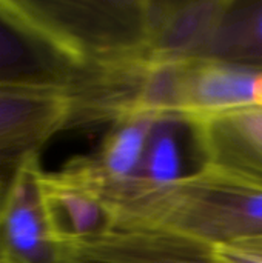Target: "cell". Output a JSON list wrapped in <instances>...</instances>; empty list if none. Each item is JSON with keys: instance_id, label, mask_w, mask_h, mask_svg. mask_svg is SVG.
Here are the masks:
<instances>
[{"instance_id": "4", "label": "cell", "mask_w": 262, "mask_h": 263, "mask_svg": "<svg viewBox=\"0 0 262 263\" xmlns=\"http://www.w3.org/2000/svg\"><path fill=\"white\" fill-rule=\"evenodd\" d=\"M96 80L97 69L73 57L14 0H0V88L65 91L79 106Z\"/></svg>"}, {"instance_id": "10", "label": "cell", "mask_w": 262, "mask_h": 263, "mask_svg": "<svg viewBox=\"0 0 262 263\" xmlns=\"http://www.w3.org/2000/svg\"><path fill=\"white\" fill-rule=\"evenodd\" d=\"M158 117L153 112H134L114 122L99 149L85 157L102 193L136 182Z\"/></svg>"}, {"instance_id": "6", "label": "cell", "mask_w": 262, "mask_h": 263, "mask_svg": "<svg viewBox=\"0 0 262 263\" xmlns=\"http://www.w3.org/2000/svg\"><path fill=\"white\" fill-rule=\"evenodd\" d=\"M43 200L56 237L68 247L100 239L116 230L117 216L85 157L43 173Z\"/></svg>"}, {"instance_id": "1", "label": "cell", "mask_w": 262, "mask_h": 263, "mask_svg": "<svg viewBox=\"0 0 262 263\" xmlns=\"http://www.w3.org/2000/svg\"><path fill=\"white\" fill-rule=\"evenodd\" d=\"M107 200L117 227L165 230L213 250L262 242V188L210 168L165 186L117 190Z\"/></svg>"}, {"instance_id": "8", "label": "cell", "mask_w": 262, "mask_h": 263, "mask_svg": "<svg viewBox=\"0 0 262 263\" xmlns=\"http://www.w3.org/2000/svg\"><path fill=\"white\" fill-rule=\"evenodd\" d=\"M188 120L204 168L262 188V105Z\"/></svg>"}, {"instance_id": "5", "label": "cell", "mask_w": 262, "mask_h": 263, "mask_svg": "<svg viewBox=\"0 0 262 263\" xmlns=\"http://www.w3.org/2000/svg\"><path fill=\"white\" fill-rule=\"evenodd\" d=\"M74 97L56 89L0 88V216L25 165L74 128Z\"/></svg>"}, {"instance_id": "3", "label": "cell", "mask_w": 262, "mask_h": 263, "mask_svg": "<svg viewBox=\"0 0 262 263\" xmlns=\"http://www.w3.org/2000/svg\"><path fill=\"white\" fill-rule=\"evenodd\" d=\"M262 105V69L218 59L153 63L142 82L136 112L204 117Z\"/></svg>"}, {"instance_id": "2", "label": "cell", "mask_w": 262, "mask_h": 263, "mask_svg": "<svg viewBox=\"0 0 262 263\" xmlns=\"http://www.w3.org/2000/svg\"><path fill=\"white\" fill-rule=\"evenodd\" d=\"M91 69L153 63L150 0H14Z\"/></svg>"}, {"instance_id": "12", "label": "cell", "mask_w": 262, "mask_h": 263, "mask_svg": "<svg viewBox=\"0 0 262 263\" xmlns=\"http://www.w3.org/2000/svg\"><path fill=\"white\" fill-rule=\"evenodd\" d=\"M190 131L191 125L188 119L181 116H159L148 137L136 182L117 190L165 186L193 174L185 166V145Z\"/></svg>"}, {"instance_id": "7", "label": "cell", "mask_w": 262, "mask_h": 263, "mask_svg": "<svg viewBox=\"0 0 262 263\" xmlns=\"http://www.w3.org/2000/svg\"><path fill=\"white\" fill-rule=\"evenodd\" d=\"M40 157L22 170L0 216V257L8 263H71V247L51 227L42 191Z\"/></svg>"}, {"instance_id": "9", "label": "cell", "mask_w": 262, "mask_h": 263, "mask_svg": "<svg viewBox=\"0 0 262 263\" xmlns=\"http://www.w3.org/2000/svg\"><path fill=\"white\" fill-rule=\"evenodd\" d=\"M71 263H221L215 250L178 233L117 227L107 236L71 247Z\"/></svg>"}, {"instance_id": "14", "label": "cell", "mask_w": 262, "mask_h": 263, "mask_svg": "<svg viewBox=\"0 0 262 263\" xmlns=\"http://www.w3.org/2000/svg\"><path fill=\"white\" fill-rule=\"evenodd\" d=\"M0 263H8V262H5V260H3V259L0 257Z\"/></svg>"}, {"instance_id": "13", "label": "cell", "mask_w": 262, "mask_h": 263, "mask_svg": "<svg viewBox=\"0 0 262 263\" xmlns=\"http://www.w3.org/2000/svg\"><path fill=\"white\" fill-rule=\"evenodd\" d=\"M221 263H262V242H249L215 248Z\"/></svg>"}, {"instance_id": "11", "label": "cell", "mask_w": 262, "mask_h": 263, "mask_svg": "<svg viewBox=\"0 0 262 263\" xmlns=\"http://www.w3.org/2000/svg\"><path fill=\"white\" fill-rule=\"evenodd\" d=\"M195 57L262 69V0H221L219 12Z\"/></svg>"}]
</instances>
